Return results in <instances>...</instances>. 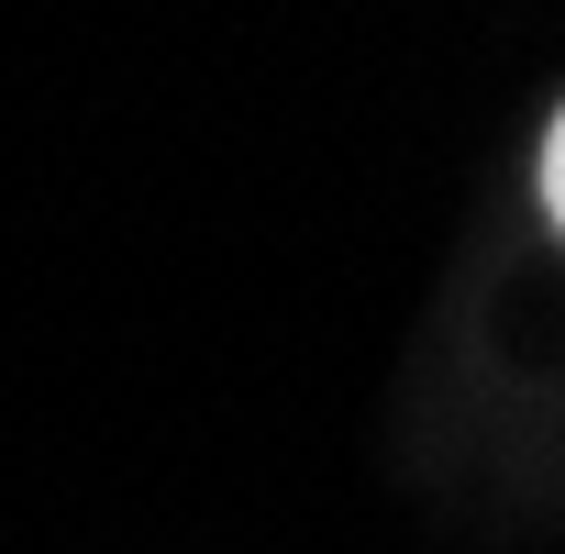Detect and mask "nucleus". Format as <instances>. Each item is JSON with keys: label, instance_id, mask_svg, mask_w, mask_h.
I'll return each instance as SVG.
<instances>
[{"label": "nucleus", "instance_id": "1", "mask_svg": "<svg viewBox=\"0 0 565 554\" xmlns=\"http://www.w3.org/2000/svg\"><path fill=\"white\" fill-rule=\"evenodd\" d=\"M543 222L565 233V100H554V122H543Z\"/></svg>", "mask_w": 565, "mask_h": 554}]
</instances>
